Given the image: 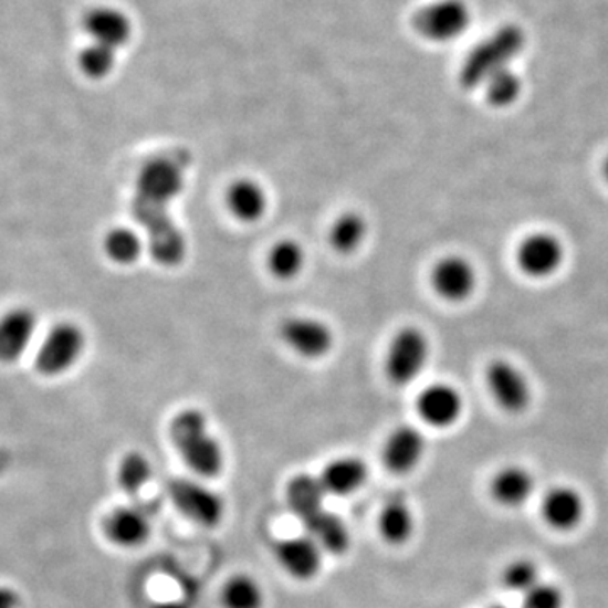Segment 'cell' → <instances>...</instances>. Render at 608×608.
<instances>
[{"label":"cell","mask_w":608,"mask_h":608,"mask_svg":"<svg viewBox=\"0 0 608 608\" xmlns=\"http://www.w3.org/2000/svg\"><path fill=\"white\" fill-rule=\"evenodd\" d=\"M306 252L293 239H283L272 245L268 254V269L280 281H293L303 272Z\"/></svg>","instance_id":"27"},{"label":"cell","mask_w":608,"mask_h":608,"mask_svg":"<svg viewBox=\"0 0 608 608\" xmlns=\"http://www.w3.org/2000/svg\"><path fill=\"white\" fill-rule=\"evenodd\" d=\"M472 21L467 0H433L415 12L411 24L422 40L448 44L465 36Z\"/></svg>","instance_id":"4"},{"label":"cell","mask_w":608,"mask_h":608,"mask_svg":"<svg viewBox=\"0 0 608 608\" xmlns=\"http://www.w3.org/2000/svg\"><path fill=\"white\" fill-rule=\"evenodd\" d=\"M521 48H523V33H521L520 29H502L495 40L489 41L479 51L472 53L470 69H467L465 78L463 80L470 86L483 85L485 80L492 73H495L492 61H495L497 69H505V66H509V61L520 53Z\"/></svg>","instance_id":"11"},{"label":"cell","mask_w":608,"mask_h":608,"mask_svg":"<svg viewBox=\"0 0 608 608\" xmlns=\"http://www.w3.org/2000/svg\"><path fill=\"white\" fill-rule=\"evenodd\" d=\"M226 205L230 216L242 223H258L264 219L269 198L261 182L251 178H240L230 185L226 193Z\"/></svg>","instance_id":"18"},{"label":"cell","mask_w":608,"mask_h":608,"mask_svg":"<svg viewBox=\"0 0 608 608\" xmlns=\"http://www.w3.org/2000/svg\"><path fill=\"white\" fill-rule=\"evenodd\" d=\"M491 608H507V607H504V605H495V607H491Z\"/></svg>","instance_id":"37"},{"label":"cell","mask_w":608,"mask_h":608,"mask_svg":"<svg viewBox=\"0 0 608 608\" xmlns=\"http://www.w3.org/2000/svg\"><path fill=\"white\" fill-rule=\"evenodd\" d=\"M369 233L367 220L357 211H345L329 229V245L340 255L355 254Z\"/></svg>","instance_id":"26"},{"label":"cell","mask_w":608,"mask_h":608,"mask_svg":"<svg viewBox=\"0 0 608 608\" xmlns=\"http://www.w3.org/2000/svg\"><path fill=\"white\" fill-rule=\"evenodd\" d=\"M419 418L437 430L450 428L463 415V398L457 387L447 382H434L424 387L416 401Z\"/></svg>","instance_id":"12"},{"label":"cell","mask_w":608,"mask_h":608,"mask_svg":"<svg viewBox=\"0 0 608 608\" xmlns=\"http://www.w3.org/2000/svg\"><path fill=\"white\" fill-rule=\"evenodd\" d=\"M102 249H104L105 258L108 261L122 265V268H129L143 258L147 243L143 233L137 230L130 229V227H114L105 233Z\"/></svg>","instance_id":"24"},{"label":"cell","mask_w":608,"mask_h":608,"mask_svg":"<svg viewBox=\"0 0 608 608\" xmlns=\"http://www.w3.org/2000/svg\"><path fill=\"white\" fill-rule=\"evenodd\" d=\"M585 502L572 486H555L543 501V515L549 526L559 531L575 530L584 520Z\"/></svg>","instance_id":"20"},{"label":"cell","mask_w":608,"mask_h":608,"mask_svg":"<svg viewBox=\"0 0 608 608\" xmlns=\"http://www.w3.org/2000/svg\"><path fill=\"white\" fill-rule=\"evenodd\" d=\"M534 479L530 470L509 465L497 472L492 482V494L505 507H520L533 495Z\"/></svg>","instance_id":"23"},{"label":"cell","mask_w":608,"mask_h":608,"mask_svg":"<svg viewBox=\"0 0 608 608\" xmlns=\"http://www.w3.org/2000/svg\"><path fill=\"white\" fill-rule=\"evenodd\" d=\"M565 597L555 585L543 584L524 595L523 608H563Z\"/></svg>","instance_id":"33"},{"label":"cell","mask_w":608,"mask_h":608,"mask_svg":"<svg viewBox=\"0 0 608 608\" xmlns=\"http://www.w3.org/2000/svg\"><path fill=\"white\" fill-rule=\"evenodd\" d=\"M485 382L499 408L511 415L526 411L533 401V387L526 374L517 365L504 358L489 364Z\"/></svg>","instance_id":"7"},{"label":"cell","mask_w":608,"mask_h":608,"mask_svg":"<svg viewBox=\"0 0 608 608\" xmlns=\"http://www.w3.org/2000/svg\"><path fill=\"white\" fill-rule=\"evenodd\" d=\"M303 526L306 534H310L328 555L338 556L348 552L350 531L337 514L323 509L315 517L303 523Z\"/></svg>","instance_id":"22"},{"label":"cell","mask_w":608,"mask_h":608,"mask_svg":"<svg viewBox=\"0 0 608 608\" xmlns=\"http://www.w3.org/2000/svg\"><path fill=\"white\" fill-rule=\"evenodd\" d=\"M482 86L485 90L486 102L497 108H507L514 105L523 95L524 88L523 80L511 66L492 73Z\"/></svg>","instance_id":"29"},{"label":"cell","mask_w":608,"mask_h":608,"mask_svg":"<svg viewBox=\"0 0 608 608\" xmlns=\"http://www.w3.org/2000/svg\"><path fill=\"white\" fill-rule=\"evenodd\" d=\"M155 608H187L185 605L179 604V601H163V604L156 605Z\"/></svg>","instance_id":"35"},{"label":"cell","mask_w":608,"mask_h":608,"mask_svg":"<svg viewBox=\"0 0 608 608\" xmlns=\"http://www.w3.org/2000/svg\"><path fill=\"white\" fill-rule=\"evenodd\" d=\"M415 514L405 499H390L379 514V533L387 544L401 546L415 534Z\"/></svg>","instance_id":"25"},{"label":"cell","mask_w":608,"mask_h":608,"mask_svg":"<svg viewBox=\"0 0 608 608\" xmlns=\"http://www.w3.org/2000/svg\"><path fill=\"white\" fill-rule=\"evenodd\" d=\"M83 31L92 43L105 44L118 51L133 40L134 24L127 12L114 6H97L83 15Z\"/></svg>","instance_id":"13"},{"label":"cell","mask_w":608,"mask_h":608,"mask_svg":"<svg viewBox=\"0 0 608 608\" xmlns=\"http://www.w3.org/2000/svg\"><path fill=\"white\" fill-rule=\"evenodd\" d=\"M86 348V335L82 326L73 322H60L44 335L36 355L34 369L44 377H60L78 364Z\"/></svg>","instance_id":"5"},{"label":"cell","mask_w":608,"mask_h":608,"mask_svg":"<svg viewBox=\"0 0 608 608\" xmlns=\"http://www.w3.org/2000/svg\"><path fill=\"white\" fill-rule=\"evenodd\" d=\"M426 440L415 426L402 424L390 431L384 443L382 460L389 472L408 475L424 457Z\"/></svg>","instance_id":"17"},{"label":"cell","mask_w":608,"mask_h":608,"mask_svg":"<svg viewBox=\"0 0 608 608\" xmlns=\"http://www.w3.org/2000/svg\"><path fill=\"white\" fill-rule=\"evenodd\" d=\"M280 337L287 348L306 358L319 360L332 352L335 335L328 323L312 316H291L281 323Z\"/></svg>","instance_id":"9"},{"label":"cell","mask_w":608,"mask_h":608,"mask_svg":"<svg viewBox=\"0 0 608 608\" xmlns=\"http://www.w3.org/2000/svg\"><path fill=\"white\" fill-rule=\"evenodd\" d=\"M479 274L465 255H444L431 269V287L441 300L462 303L475 293Z\"/></svg>","instance_id":"10"},{"label":"cell","mask_w":608,"mask_h":608,"mask_svg":"<svg viewBox=\"0 0 608 608\" xmlns=\"http://www.w3.org/2000/svg\"><path fill=\"white\" fill-rule=\"evenodd\" d=\"M153 479V463L140 451H129L122 457L117 467V483L127 495L140 494Z\"/></svg>","instance_id":"30"},{"label":"cell","mask_w":608,"mask_h":608,"mask_svg":"<svg viewBox=\"0 0 608 608\" xmlns=\"http://www.w3.org/2000/svg\"><path fill=\"white\" fill-rule=\"evenodd\" d=\"M430 338L418 326H405L394 333L387 345L384 370L390 384L406 387L415 382L430 360Z\"/></svg>","instance_id":"3"},{"label":"cell","mask_w":608,"mask_h":608,"mask_svg":"<svg viewBox=\"0 0 608 608\" xmlns=\"http://www.w3.org/2000/svg\"><path fill=\"white\" fill-rule=\"evenodd\" d=\"M190 156L172 149L140 168L134 191V219L144 227L147 251L163 268H178L188 254L187 239L172 220V201L185 188Z\"/></svg>","instance_id":"1"},{"label":"cell","mask_w":608,"mask_h":608,"mask_svg":"<svg viewBox=\"0 0 608 608\" xmlns=\"http://www.w3.org/2000/svg\"><path fill=\"white\" fill-rule=\"evenodd\" d=\"M105 537L124 549L143 546L150 536V515L139 505H120L105 515L102 524Z\"/></svg>","instance_id":"16"},{"label":"cell","mask_w":608,"mask_h":608,"mask_svg":"<svg viewBox=\"0 0 608 608\" xmlns=\"http://www.w3.org/2000/svg\"><path fill=\"white\" fill-rule=\"evenodd\" d=\"M38 316L28 306H15L0 316V364L21 360L36 337Z\"/></svg>","instance_id":"15"},{"label":"cell","mask_w":608,"mask_h":608,"mask_svg":"<svg viewBox=\"0 0 608 608\" xmlns=\"http://www.w3.org/2000/svg\"><path fill=\"white\" fill-rule=\"evenodd\" d=\"M76 65L83 76L101 82L114 73L115 65H117V51L105 46V44L90 41V44H86L76 56Z\"/></svg>","instance_id":"31"},{"label":"cell","mask_w":608,"mask_h":608,"mask_svg":"<svg viewBox=\"0 0 608 608\" xmlns=\"http://www.w3.org/2000/svg\"><path fill=\"white\" fill-rule=\"evenodd\" d=\"M0 608H19V595L8 587H0Z\"/></svg>","instance_id":"34"},{"label":"cell","mask_w":608,"mask_h":608,"mask_svg":"<svg viewBox=\"0 0 608 608\" xmlns=\"http://www.w3.org/2000/svg\"><path fill=\"white\" fill-rule=\"evenodd\" d=\"M319 479L325 485L326 494L348 497L357 494L365 485L369 479V467L358 457H340L323 469Z\"/></svg>","instance_id":"19"},{"label":"cell","mask_w":608,"mask_h":608,"mask_svg":"<svg viewBox=\"0 0 608 608\" xmlns=\"http://www.w3.org/2000/svg\"><path fill=\"white\" fill-rule=\"evenodd\" d=\"M169 438L182 463L200 479H216L226 469V450L200 409L179 411L169 422Z\"/></svg>","instance_id":"2"},{"label":"cell","mask_w":608,"mask_h":608,"mask_svg":"<svg viewBox=\"0 0 608 608\" xmlns=\"http://www.w3.org/2000/svg\"><path fill=\"white\" fill-rule=\"evenodd\" d=\"M264 604V588L254 576L240 573V575H233L223 585V608H262Z\"/></svg>","instance_id":"28"},{"label":"cell","mask_w":608,"mask_h":608,"mask_svg":"<svg viewBox=\"0 0 608 608\" xmlns=\"http://www.w3.org/2000/svg\"><path fill=\"white\" fill-rule=\"evenodd\" d=\"M502 578L509 590L523 595L541 584L539 569L531 559H515L505 568Z\"/></svg>","instance_id":"32"},{"label":"cell","mask_w":608,"mask_h":608,"mask_svg":"<svg viewBox=\"0 0 608 608\" xmlns=\"http://www.w3.org/2000/svg\"><path fill=\"white\" fill-rule=\"evenodd\" d=\"M168 495L172 505L200 527H217L226 515L223 499L198 480L172 479L168 483Z\"/></svg>","instance_id":"6"},{"label":"cell","mask_w":608,"mask_h":608,"mask_svg":"<svg viewBox=\"0 0 608 608\" xmlns=\"http://www.w3.org/2000/svg\"><path fill=\"white\" fill-rule=\"evenodd\" d=\"M323 553L318 543L306 533L281 539L274 549L281 568L300 581L313 580L322 572Z\"/></svg>","instance_id":"14"},{"label":"cell","mask_w":608,"mask_h":608,"mask_svg":"<svg viewBox=\"0 0 608 608\" xmlns=\"http://www.w3.org/2000/svg\"><path fill=\"white\" fill-rule=\"evenodd\" d=\"M601 171H604V178L608 185V155H607V158H605L604 166H601Z\"/></svg>","instance_id":"36"},{"label":"cell","mask_w":608,"mask_h":608,"mask_svg":"<svg viewBox=\"0 0 608 608\" xmlns=\"http://www.w3.org/2000/svg\"><path fill=\"white\" fill-rule=\"evenodd\" d=\"M326 495L328 494H326L322 479L310 475V473H300L287 483V505L297 520H301V523H306L325 509L323 502H325Z\"/></svg>","instance_id":"21"},{"label":"cell","mask_w":608,"mask_h":608,"mask_svg":"<svg viewBox=\"0 0 608 608\" xmlns=\"http://www.w3.org/2000/svg\"><path fill=\"white\" fill-rule=\"evenodd\" d=\"M566 249L556 233L533 232L524 237L515 251L521 271L533 280H547L565 264Z\"/></svg>","instance_id":"8"}]
</instances>
